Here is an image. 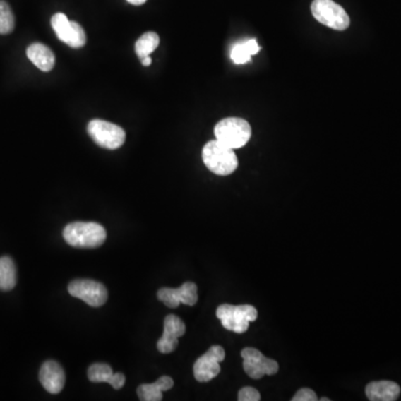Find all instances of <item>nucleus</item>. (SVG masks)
<instances>
[{
    "label": "nucleus",
    "instance_id": "nucleus-22",
    "mask_svg": "<svg viewBox=\"0 0 401 401\" xmlns=\"http://www.w3.org/2000/svg\"><path fill=\"white\" fill-rule=\"evenodd\" d=\"M239 401H260L261 400V395L259 391L256 390L253 387H244L239 391Z\"/></svg>",
    "mask_w": 401,
    "mask_h": 401
},
{
    "label": "nucleus",
    "instance_id": "nucleus-26",
    "mask_svg": "<svg viewBox=\"0 0 401 401\" xmlns=\"http://www.w3.org/2000/svg\"><path fill=\"white\" fill-rule=\"evenodd\" d=\"M321 401H330L329 398H321Z\"/></svg>",
    "mask_w": 401,
    "mask_h": 401
},
{
    "label": "nucleus",
    "instance_id": "nucleus-13",
    "mask_svg": "<svg viewBox=\"0 0 401 401\" xmlns=\"http://www.w3.org/2000/svg\"><path fill=\"white\" fill-rule=\"evenodd\" d=\"M40 381L46 391L56 395L63 390L65 381H66V376L59 362L48 360L44 362L40 367Z\"/></svg>",
    "mask_w": 401,
    "mask_h": 401
},
{
    "label": "nucleus",
    "instance_id": "nucleus-10",
    "mask_svg": "<svg viewBox=\"0 0 401 401\" xmlns=\"http://www.w3.org/2000/svg\"><path fill=\"white\" fill-rule=\"evenodd\" d=\"M225 358V349L221 346H213L200 357L194 364L193 372L198 383H208L219 375L221 364Z\"/></svg>",
    "mask_w": 401,
    "mask_h": 401
},
{
    "label": "nucleus",
    "instance_id": "nucleus-4",
    "mask_svg": "<svg viewBox=\"0 0 401 401\" xmlns=\"http://www.w3.org/2000/svg\"><path fill=\"white\" fill-rule=\"evenodd\" d=\"M214 134L217 140L235 150L246 145L252 135V130L246 119L229 117L222 119L215 125Z\"/></svg>",
    "mask_w": 401,
    "mask_h": 401
},
{
    "label": "nucleus",
    "instance_id": "nucleus-9",
    "mask_svg": "<svg viewBox=\"0 0 401 401\" xmlns=\"http://www.w3.org/2000/svg\"><path fill=\"white\" fill-rule=\"evenodd\" d=\"M68 292L71 296L80 299L94 308L104 306L109 298V293L102 283L88 279L71 281L68 285Z\"/></svg>",
    "mask_w": 401,
    "mask_h": 401
},
{
    "label": "nucleus",
    "instance_id": "nucleus-23",
    "mask_svg": "<svg viewBox=\"0 0 401 401\" xmlns=\"http://www.w3.org/2000/svg\"><path fill=\"white\" fill-rule=\"evenodd\" d=\"M317 393L312 389L302 388L293 396L292 401H317Z\"/></svg>",
    "mask_w": 401,
    "mask_h": 401
},
{
    "label": "nucleus",
    "instance_id": "nucleus-6",
    "mask_svg": "<svg viewBox=\"0 0 401 401\" xmlns=\"http://www.w3.org/2000/svg\"><path fill=\"white\" fill-rule=\"evenodd\" d=\"M88 132L97 145L106 150H117L126 140L125 131L121 126L102 119L90 121Z\"/></svg>",
    "mask_w": 401,
    "mask_h": 401
},
{
    "label": "nucleus",
    "instance_id": "nucleus-2",
    "mask_svg": "<svg viewBox=\"0 0 401 401\" xmlns=\"http://www.w3.org/2000/svg\"><path fill=\"white\" fill-rule=\"evenodd\" d=\"M202 159L205 167L220 176L232 174L238 169V157L233 148L217 140L206 143L202 150Z\"/></svg>",
    "mask_w": 401,
    "mask_h": 401
},
{
    "label": "nucleus",
    "instance_id": "nucleus-15",
    "mask_svg": "<svg viewBox=\"0 0 401 401\" xmlns=\"http://www.w3.org/2000/svg\"><path fill=\"white\" fill-rule=\"evenodd\" d=\"M366 395L371 401L397 400L400 396V387L390 381H373L366 387Z\"/></svg>",
    "mask_w": 401,
    "mask_h": 401
},
{
    "label": "nucleus",
    "instance_id": "nucleus-5",
    "mask_svg": "<svg viewBox=\"0 0 401 401\" xmlns=\"http://www.w3.org/2000/svg\"><path fill=\"white\" fill-rule=\"evenodd\" d=\"M311 13L320 24L325 25L331 30L342 32L348 30L350 26L348 13L333 0H313Z\"/></svg>",
    "mask_w": 401,
    "mask_h": 401
},
{
    "label": "nucleus",
    "instance_id": "nucleus-19",
    "mask_svg": "<svg viewBox=\"0 0 401 401\" xmlns=\"http://www.w3.org/2000/svg\"><path fill=\"white\" fill-rule=\"evenodd\" d=\"M260 49L261 47L256 40L238 42L231 49V59L237 65H243L251 61V56L259 53Z\"/></svg>",
    "mask_w": 401,
    "mask_h": 401
},
{
    "label": "nucleus",
    "instance_id": "nucleus-7",
    "mask_svg": "<svg viewBox=\"0 0 401 401\" xmlns=\"http://www.w3.org/2000/svg\"><path fill=\"white\" fill-rule=\"evenodd\" d=\"M243 369L252 379H261L264 376H273L279 371V364L275 360L270 359L256 348L243 349Z\"/></svg>",
    "mask_w": 401,
    "mask_h": 401
},
{
    "label": "nucleus",
    "instance_id": "nucleus-18",
    "mask_svg": "<svg viewBox=\"0 0 401 401\" xmlns=\"http://www.w3.org/2000/svg\"><path fill=\"white\" fill-rule=\"evenodd\" d=\"M16 264L11 256L0 258V291H11L16 287Z\"/></svg>",
    "mask_w": 401,
    "mask_h": 401
},
{
    "label": "nucleus",
    "instance_id": "nucleus-3",
    "mask_svg": "<svg viewBox=\"0 0 401 401\" xmlns=\"http://www.w3.org/2000/svg\"><path fill=\"white\" fill-rule=\"evenodd\" d=\"M217 317L227 330L235 333L248 331L250 322L258 319V311L250 304H221L217 310Z\"/></svg>",
    "mask_w": 401,
    "mask_h": 401
},
{
    "label": "nucleus",
    "instance_id": "nucleus-12",
    "mask_svg": "<svg viewBox=\"0 0 401 401\" xmlns=\"http://www.w3.org/2000/svg\"><path fill=\"white\" fill-rule=\"evenodd\" d=\"M186 331L184 322L174 314H169L164 320V331L157 342V349L162 354H171L179 346V339Z\"/></svg>",
    "mask_w": 401,
    "mask_h": 401
},
{
    "label": "nucleus",
    "instance_id": "nucleus-21",
    "mask_svg": "<svg viewBox=\"0 0 401 401\" xmlns=\"http://www.w3.org/2000/svg\"><path fill=\"white\" fill-rule=\"evenodd\" d=\"M15 28V17L8 4L0 0V34H11Z\"/></svg>",
    "mask_w": 401,
    "mask_h": 401
},
{
    "label": "nucleus",
    "instance_id": "nucleus-16",
    "mask_svg": "<svg viewBox=\"0 0 401 401\" xmlns=\"http://www.w3.org/2000/svg\"><path fill=\"white\" fill-rule=\"evenodd\" d=\"M27 57L42 71H50L55 66V55L47 46L35 42L27 48Z\"/></svg>",
    "mask_w": 401,
    "mask_h": 401
},
{
    "label": "nucleus",
    "instance_id": "nucleus-24",
    "mask_svg": "<svg viewBox=\"0 0 401 401\" xmlns=\"http://www.w3.org/2000/svg\"><path fill=\"white\" fill-rule=\"evenodd\" d=\"M127 1L134 6H140L146 3V0H127Z\"/></svg>",
    "mask_w": 401,
    "mask_h": 401
},
{
    "label": "nucleus",
    "instance_id": "nucleus-14",
    "mask_svg": "<svg viewBox=\"0 0 401 401\" xmlns=\"http://www.w3.org/2000/svg\"><path fill=\"white\" fill-rule=\"evenodd\" d=\"M88 379L92 383H107L114 389H121L125 385V376L121 372L114 373L111 366L106 364H94L88 368Z\"/></svg>",
    "mask_w": 401,
    "mask_h": 401
},
{
    "label": "nucleus",
    "instance_id": "nucleus-17",
    "mask_svg": "<svg viewBox=\"0 0 401 401\" xmlns=\"http://www.w3.org/2000/svg\"><path fill=\"white\" fill-rule=\"evenodd\" d=\"M174 385L171 377L164 376L154 383H144L138 388V398L143 401H161L164 391L169 390Z\"/></svg>",
    "mask_w": 401,
    "mask_h": 401
},
{
    "label": "nucleus",
    "instance_id": "nucleus-1",
    "mask_svg": "<svg viewBox=\"0 0 401 401\" xmlns=\"http://www.w3.org/2000/svg\"><path fill=\"white\" fill-rule=\"evenodd\" d=\"M64 240L74 248L94 249L102 246L107 238L103 225L96 222H73L63 232Z\"/></svg>",
    "mask_w": 401,
    "mask_h": 401
},
{
    "label": "nucleus",
    "instance_id": "nucleus-11",
    "mask_svg": "<svg viewBox=\"0 0 401 401\" xmlns=\"http://www.w3.org/2000/svg\"><path fill=\"white\" fill-rule=\"evenodd\" d=\"M157 298L169 308H177L180 304L192 306L198 300V287L194 282H185L180 288H162Z\"/></svg>",
    "mask_w": 401,
    "mask_h": 401
},
{
    "label": "nucleus",
    "instance_id": "nucleus-8",
    "mask_svg": "<svg viewBox=\"0 0 401 401\" xmlns=\"http://www.w3.org/2000/svg\"><path fill=\"white\" fill-rule=\"evenodd\" d=\"M50 24L59 40L71 48H82L86 44V34L83 27L76 21L69 20L65 13H55Z\"/></svg>",
    "mask_w": 401,
    "mask_h": 401
},
{
    "label": "nucleus",
    "instance_id": "nucleus-25",
    "mask_svg": "<svg viewBox=\"0 0 401 401\" xmlns=\"http://www.w3.org/2000/svg\"><path fill=\"white\" fill-rule=\"evenodd\" d=\"M142 64L143 65H144V66H150V64H152V59H150V56H148V57H145V59H142Z\"/></svg>",
    "mask_w": 401,
    "mask_h": 401
},
{
    "label": "nucleus",
    "instance_id": "nucleus-20",
    "mask_svg": "<svg viewBox=\"0 0 401 401\" xmlns=\"http://www.w3.org/2000/svg\"><path fill=\"white\" fill-rule=\"evenodd\" d=\"M160 37L156 32H148L142 35L135 44V53L138 56V59H142L148 57L153 53L156 48L159 47Z\"/></svg>",
    "mask_w": 401,
    "mask_h": 401
}]
</instances>
